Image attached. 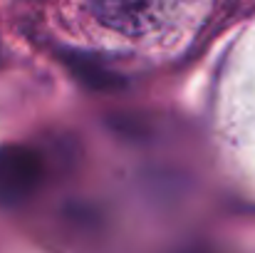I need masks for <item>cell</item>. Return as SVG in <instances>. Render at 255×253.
<instances>
[{
  "label": "cell",
  "instance_id": "cell-2",
  "mask_svg": "<svg viewBox=\"0 0 255 253\" xmlns=\"http://www.w3.org/2000/svg\"><path fill=\"white\" fill-rule=\"evenodd\" d=\"M173 0H89L94 17L124 35H144L161 25Z\"/></svg>",
  "mask_w": 255,
  "mask_h": 253
},
{
  "label": "cell",
  "instance_id": "cell-1",
  "mask_svg": "<svg viewBox=\"0 0 255 253\" xmlns=\"http://www.w3.org/2000/svg\"><path fill=\"white\" fill-rule=\"evenodd\" d=\"M42 181L40 157L20 144L0 147V206L12 209L25 204Z\"/></svg>",
  "mask_w": 255,
  "mask_h": 253
},
{
  "label": "cell",
  "instance_id": "cell-3",
  "mask_svg": "<svg viewBox=\"0 0 255 253\" xmlns=\"http://www.w3.org/2000/svg\"><path fill=\"white\" fill-rule=\"evenodd\" d=\"M67 62L80 75V80L89 87H94V89H112V87L122 84V80L114 72H109L94 55H70Z\"/></svg>",
  "mask_w": 255,
  "mask_h": 253
}]
</instances>
